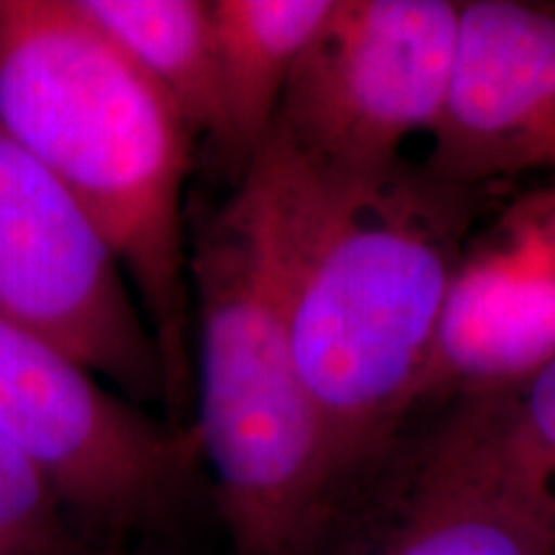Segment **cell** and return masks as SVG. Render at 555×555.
<instances>
[{"instance_id":"1","label":"cell","mask_w":555,"mask_h":555,"mask_svg":"<svg viewBox=\"0 0 555 555\" xmlns=\"http://www.w3.org/2000/svg\"><path fill=\"white\" fill-rule=\"evenodd\" d=\"M247 170L268 201L291 343L339 496L416 414L481 189L404 163L330 170L273 134Z\"/></svg>"},{"instance_id":"2","label":"cell","mask_w":555,"mask_h":555,"mask_svg":"<svg viewBox=\"0 0 555 555\" xmlns=\"http://www.w3.org/2000/svg\"><path fill=\"white\" fill-rule=\"evenodd\" d=\"M0 127L65 185L114 249L163 358L165 420L191 427L185 185L196 137L73 0H0Z\"/></svg>"},{"instance_id":"3","label":"cell","mask_w":555,"mask_h":555,"mask_svg":"<svg viewBox=\"0 0 555 555\" xmlns=\"http://www.w3.org/2000/svg\"><path fill=\"white\" fill-rule=\"evenodd\" d=\"M193 409L232 555H311L337 489L291 343L268 201L245 172L191 211Z\"/></svg>"},{"instance_id":"4","label":"cell","mask_w":555,"mask_h":555,"mask_svg":"<svg viewBox=\"0 0 555 555\" xmlns=\"http://www.w3.org/2000/svg\"><path fill=\"white\" fill-rule=\"evenodd\" d=\"M0 440L39 470L75 522L159 525L201 463L193 427L131 404L44 337L0 317Z\"/></svg>"},{"instance_id":"5","label":"cell","mask_w":555,"mask_h":555,"mask_svg":"<svg viewBox=\"0 0 555 555\" xmlns=\"http://www.w3.org/2000/svg\"><path fill=\"white\" fill-rule=\"evenodd\" d=\"M457 31V0H335L270 134L330 170L397 168L406 139L440 121Z\"/></svg>"},{"instance_id":"6","label":"cell","mask_w":555,"mask_h":555,"mask_svg":"<svg viewBox=\"0 0 555 555\" xmlns=\"http://www.w3.org/2000/svg\"><path fill=\"white\" fill-rule=\"evenodd\" d=\"M0 317L44 337L131 404L168 399L163 358L114 249L0 127Z\"/></svg>"},{"instance_id":"7","label":"cell","mask_w":555,"mask_h":555,"mask_svg":"<svg viewBox=\"0 0 555 555\" xmlns=\"http://www.w3.org/2000/svg\"><path fill=\"white\" fill-rule=\"evenodd\" d=\"M311 555H555V504L450 404L339 491Z\"/></svg>"},{"instance_id":"8","label":"cell","mask_w":555,"mask_h":555,"mask_svg":"<svg viewBox=\"0 0 555 555\" xmlns=\"http://www.w3.org/2000/svg\"><path fill=\"white\" fill-rule=\"evenodd\" d=\"M555 360V183L470 234L450 283L416 412L486 397Z\"/></svg>"},{"instance_id":"9","label":"cell","mask_w":555,"mask_h":555,"mask_svg":"<svg viewBox=\"0 0 555 555\" xmlns=\"http://www.w3.org/2000/svg\"><path fill=\"white\" fill-rule=\"evenodd\" d=\"M429 139L425 170L463 189L555 170V9L461 3L453 78Z\"/></svg>"},{"instance_id":"10","label":"cell","mask_w":555,"mask_h":555,"mask_svg":"<svg viewBox=\"0 0 555 555\" xmlns=\"http://www.w3.org/2000/svg\"><path fill=\"white\" fill-rule=\"evenodd\" d=\"M335 0H211L219 127L208 150L234 183L273 131L298 62Z\"/></svg>"},{"instance_id":"11","label":"cell","mask_w":555,"mask_h":555,"mask_svg":"<svg viewBox=\"0 0 555 555\" xmlns=\"http://www.w3.org/2000/svg\"><path fill=\"white\" fill-rule=\"evenodd\" d=\"M129 65L178 111L191 134L219 127L211 0H73Z\"/></svg>"},{"instance_id":"12","label":"cell","mask_w":555,"mask_h":555,"mask_svg":"<svg viewBox=\"0 0 555 555\" xmlns=\"http://www.w3.org/2000/svg\"><path fill=\"white\" fill-rule=\"evenodd\" d=\"M486 440L555 504V360L522 384L457 399Z\"/></svg>"},{"instance_id":"13","label":"cell","mask_w":555,"mask_h":555,"mask_svg":"<svg viewBox=\"0 0 555 555\" xmlns=\"http://www.w3.org/2000/svg\"><path fill=\"white\" fill-rule=\"evenodd\" d=\"M52 483L0 440V555H90Z\"/></svg>"}]
</instances>
